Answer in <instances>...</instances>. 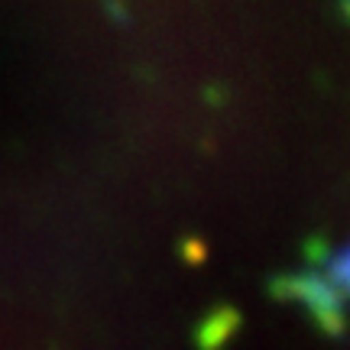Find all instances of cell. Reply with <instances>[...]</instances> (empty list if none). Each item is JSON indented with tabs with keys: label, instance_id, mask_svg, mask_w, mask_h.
<instances>
[{
	"label": "cell",
	"instance_id": "cell-2",
	"mask_svg": "<svg viewBox=\"0 0 350 350\" xmlns=\"http://www.w3.org/2000/svg\"><path fill=\"white\" fill-rule=\"evenodd\" d=\"M221 318H224V321H221V325H217V318H211V321H208V325L201 327V334H198V344L204 350H217L221 347V344H224L227 340V334H230V331H234V327L240 325V318L234 312H224L221 314Z\"/></svg>",
	"mask_w": 350,
	"mask_h": 350
},
{
	"label": "cell",
	"instance_id": "cell-1",
	"mask_svg": "<svg viewBox=\"0 0 350 350\" xmlns=\"http://www.w3.org/2000/svg\"><path fill=\"white\" fill-rule=\"evenodd\" d=\"M273 292L279 299L301 301L312 314L318 327H325L327 334L344 331V295L318 273H299V275H279L273 282Z\"/></svg>",
	"mask_w": 350,
	"mask_h": 350
},
{
	"label": "cell",
	"instance_id": "cell-3",
	"mask_svg": "<svg viewBox=\"0 0 350 350\" xmlns=\"http://www.w3.org/2000/svg\"><path fill=\"white\" fill-rule=\"evenodd\" d=\"M325 279L338 288L344 299H347V295H350V247H344L338 256H331V260H327Z\"/></svg>",
	"mask_w": 350,
	"mask_h": 350
}]
</instances>
